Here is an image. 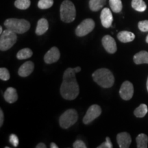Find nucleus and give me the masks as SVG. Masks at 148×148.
I'll list each match as a JSON object with an SVG mask.
<instances>
[{"label": "nucleus", "mask_w": 148, "mask_h": 148, "mask_svg": "<svg viewBox=\"0 0 148 148\" xmlns=\"http://www.w3.org/2000/svg\"><path fill=\"white\" fill-rule=\"evenodd\" d=\"M146 42H147L148 43V35H147V36L146 37Z\"/></svg>", "instance_id": "obj_38"}, {"label": "nucleus", "mask_w": 148, "mask_h": 148, "mask_svg": "<svg viewBox=\"0 0 148 148\" xmlns=\"http://www.w3.org/2000/svg\"><path fill=\"white\" fill-rule=\"evenodd\" d=\"M101 25L106 28H108L112 25L113 21V16L110 10L108 8H104L101 10L100 14Z\"/></svg>", "instance_id": "obj_12"}, {"label": "nucleus", "mask_w": 148, "mask_h": 148, "mask_svg": "<svg viewBox=\"0 0 148 148\" xmlns=\"http://www.w3.org/2000/svg\"><path fill=\"white\" fill-rule=\"evenodd\" d=\"M60 56V53L59 49L56 47H53L45 53L44 56V60L47 64L54 63L59 60Z\"/></svg>", "instance_id": "obj_11"}, {"label": "nucleus", "mask_w": 148, "mask_h": 148, "mask_svg": "<svg viewBox=\"0 0 148 148\" xmlns=\"http://www.w3.org/2000/svg\"><path fill=\"white\" fill-rule=\"evenodd\" d=\"M138 148H147L148 143V137L145 134H140L136 138Z\"/></svg>", "instance_id": "obj_21"}, {"label": "nucleus", "mask_w": 148, "mask_h": 148, "mask_svg": "<svg viewBox=\"0 0 148 148\" xmlns=\"http://www.w3.org/2000/svg\"><path fill=\"white\" fill-rule=\"evenodd\" d=\"M9 141H10V143L12 144L14 147H16L18 145V138L17 136L14 134H10V137H9Z\"/></svg>", "instance_id": "obj_30"}, {"label": "nucleus", "mask_w": 148, "mask_h": 148, "mask_svg": "<svg viewBox=\"0 0 148 148\" xmlns=\"http://www.w3.org/2000/svg\"><path fill=\"white\" fill-rule=\"evenodd\" d=\"M36 148H46V145L45 143H40L36 146Z\"/></svg>", "instance_id": "obj_33"}, {"label": "nucleus", "mask_w": 148, "mask_h": 148, "mask_svg": "<svg viewBox=\"0 0 148 148\" xmlns=\"http://www.w3.org/2000/svg\"><path fill=\"white\" fill-rule=\"evenodd\" d=\"M3 32V29H2V27H0V34H2V32Z\"/></svg>", "instance_id": "obj_36"}, {"label": "nucleus", "mask_w": 148, "mask_h": 148, "mask_svg": "<svg viewBox=\"0 0 148 148\" xmlns=\"http://www.w3.org/2000/svg\"><path fill=\"white\" fill-rule=\"evenodd\" d=\"M117 38L122 42H129L134 40L135 35L128 31H121L118 33Z\"/></svg>", "instance_id": "obj_18"}, {"label": "nucleus", "mask_w": 148, "mask_h": 148, "mask_svg": "<svg viewBox=\"0 0 148 148\" xmlns=\"http://www.w3.org/2000/svg\"><path fill=\"white\" fill-rule=\"evenodd\" d=\"M74 71H75V73H78V72H79V71H81L80 66H77V67L74 68Z\"/></svg>", "instance_id": "obj_34"}, {"label": "nucleus", "mask_w": 148, "mask_h": 148, "mask_svg": "<svg viewBox=\"0 0 148 148\" xmlns=\"http://www.w3.org/2000/svg\"><path fill=\"white\" fill-rule=\"evenodd\" d=\"M17 40L16 33L10 29H5L0 36V49L1 51H7L16 43Z\"/></svg>", "instance_id": "obj_5"}, {"label": "nucleus", "mask_w": 148, "mask_h": 148, "mask_svg": "<svg viewBox=\"0 0 148 148\" xmlns=\"http://www.w3.org/2000/svg\"><path fill=\"white\" fill-rule=\"evenodd\" d=\"M138 29L142 32H148V20L140 21L138 24Z\"/></svg>", "instance_id": "obj_28"}, {"label": "nucleus", "mask_w": 148, "mask_h": 148, "mask_svg": "<svg viewBox=\"0 0 148 148\" xmlns=\"http://www.w3.org/2000/svg\"><path fill=\"white\" fill-rule=\"evenodd\" d=\"M53 4V0H39L38 7L40 9H48L51 8Z\"/></svg>", "instance_id": "obj_26"}, {"label": "nucleus", "mask_w": 148, "mask_h": 148, "mask_svg": "<svg viewBox=\"0 0 148 148\" xmlns=\"http://www.w3.org/2000/svg\"><path fill=\"white\" fill-rule=\"evenodd\" d=\"M95 22L91 18H86L75 29V34L77 36H84L93 30Z\"/></svg>", "instance_id": "obj_7"}, {"label": "nucleus", "mask_w": 148, "mask_h": 148, "mask_svg": "<svg viewBox=\"0 0 148 148\" xmlns=\"http://www.w3.org/2000/svg\"><path fill=\"white\" fill-rule=\"evenodd\" d=\"M4 25L7 29L13 31L16 34H23L30 28V23L27 20L11 18L6 19Z\"/></svg>", "instance_id": "obj_3"}, {"label": "nucleus", "mask_w": 148, "mask_h": 148, "mask_svg": "<svg viewBox=\"0 0 148 148\" xmlns=\"http://www.w3.org/2000/svg\"><path fill=\"white\" fill-rule=\"evenodd\" d=\"M34 68V64L32 61H27L20 66L18 74L21 77H27L32 73Z\"/></svg>", "instance_id": "obj_14"}, {"label": "nucleus", "mask_w": 148, "mask_h": 148, "mask_svg": "<svg viewBox=\"0 0 148 148\" xmlns=\"http://www.w3.org/2000/svg\"><path fill=\"white\" fill-rule=\"evenodd\" d=\"M78 119L77 111L74 109H69L66 110L59 119V123L61 127L67 129L75 123Z\"/></svg>", "instance_id": "obj_6"}, {"label": "nucleus", "mask_w": 148, "mask_h": 148, "mask_svg": "<svg viewBox=\"0 0 148 148\" xmlns=\"http://www.w3.org/2000/svg\"><path fill=\"white\" fill-rule=\"evenodd\" d=\"M132 7L138 12H144L147 8V5L143 0H132Z\"/></svg>", "instance_id": "obj_20"}, {"label": "nucleus", "mask_w": 148, "mask_h": 148, "mask_svg": "<svg viewBox=\"0 0 148 148\" xmlns=\"http://www.w3.org/2000/svg\"><path fill=\"white\" fill-rule=\"evenodd\" d=\"M112 147H113V145H112L110 138L109 137H106V141L101 143L99 146H98L97 148H112Z\"/></svg>", "instance_id": "obj_29"}, {"label": "nucleus", "mask_w": 148, "mask_h": 148, "mask_svg": "<svg viewBox=\"0 0 148 148\" xmlns=\"http://www.w3.org/2000/svg\"><path fill=\"white\" fill-rule=\"evenodd\" d=\"M147 112L148 109L147 105L142 103V104H140L139 106L135 109V110L134 111V114L136 117L142 118L145 116V114L147 113Z\"/></svg>", "instance_id": "obj_23"}, {"label": "nucleus", "mask_w": 148, "mask_h": 148, "mask_svg": "<svg viewBox=\"0 0 148 148\" xmlns=\"http://www.w3.org/2000/svg\"><path fill=\"white\" fill-rule=\"evenodd\" d=\"M95 82L103 88H110L114 82L113 74L110 70L106 68L99 69L94 72L92 75Z\"/></svg>", "instance_id": "obj_2"}, {"label": "nucleus", "mask_w": 148, "mask_h": 148, "mask_svg": "<svg viewBox=\"0 0 148 148\" xmlns=\"http://www.w3.org/2000/svg\"><path fill=\"white\" fill-rule=\"evenodd\" d=\"M3 97H4L5 100L7 102L10 103L15 102L18 99V95L17 92H16V90L12 87L8 88L4 92Z\"/></svg>", "instance_id": "obj_15"}, {"label": "nucleus", "mask_w": 148, "mask_h": 148, "mask_svg": "<svg viewBox=\"0 0 148 148\" xmlns=\"http://www.w3.org/2000/svg\"><path fill=\"white\" fill-rule=\"evenodd\" d=\"M116 141L120 148H128L130 146L132 138L127 132H121L116 136Z\"/></svg>", "instance_id": "obj_13"}, {"label": "nucleus", "mask_w": 148, "mask_h": 148, "mask_svg": "<svg viewBox=\"0 0 148 148\" xmlns=\"http://www.w3.org/2000/svg\"><path fill=\"white\" fill-rule=\"evenodd\" d=\"M60 18L65 23H71L74 21L76 16L75 7L69 0H64L61 3L60 8Z\"/></svg>", "instance_id": "obj_4"}, {"label": "nucleus", "mask_w": 148, "mask_h": 148, "mask_svg": "<svg viewBox=\"0 0 148 148\" xmlns=\"http://www.w3.org/2000/svg\"><path fill=\"white\" fill-rule=\"evenodd\" d=\"M33 54L32 51L29 48H24L20 50L16 54V58L18 60H24V59H27L30 58Z\"/></svg>", "instance_id": "obj_22"}, {"label": "nucleus", "mask_w": 148, "mask_h": 148, "mask_svg": "<svg viewBox=\"0 0 148 148\" xmlns=\"http://www.w3.org/2000/svg\"><path fill=\"white\" fill-rule=\"evenodd\" d=\"M3 123V112L2 110H0V126H2Z\"/></svg>", "instance_id": "obj_32"}, {"label": "nucleus", "mask_w": 148, "mask_h": 148, "mask_svg": "<svg viewBox=\"0 0 148 148\" xmlns=\"http://www.w3.org/2000/svg\"><path fill=\"white\" fill-rule=\"evenodd\" d=\"M101 113V109L100 106L97 104L92 105L88 109L87 112L83 118V123L84 124H88L90 122H92L93 120H95L96 118L100 115Z\"/></svg>", "instance_id": "obj_8"}, {"label": "nucleus", "mask_w": 148, "mask_h": 148, "mask_svg": "<svg viewBox=\"0 0 148 148\" xmlns=\"http://www.w3.org/2000/svg\"><path fill=\"white\" fill-rule=\"evenodd\" d=\"M0 79L3 81H7L10 79V73L6 68L2 67L0 69Z\"/></svg>", "instance_id": "obj_27"}, {"label": "nucleus", "mask_w": 148, "mask_h": 148, "mask_svg": "<svg viewBox=\"0 0 148 148\" xmlns=\"http://www.w3.org/2000/svg\"><path fill=\"white\" fill-rule=\"evenodd\" d=\"M101 42H102L103 47L107 52L110 53H114L116 52V49H117L116 44L115 40L112 36H109V35H106L103 37Z\"/></svg>", "instance_id": "obj_10"}, {"label": "nucleus", "mask_w": 148, "mask_h": 148, "mask_svg": "<svg viewBox=\"0 0 148 148\" xmlns=\"http://www.w3.org/2000/svg\"><path fill=\"white\" fill-rule=\"evenodd\" d=\"M147 89L148 91V77H147Z\"/></svg>", "instance_id": "obj_37"}, {"label": "nucleus", "mask_w": 148, "mask_h": 148, "mask_svg": "<svg viewBox=\"0 0 148 148\" xmlns=\"http://www.w3.org/2000/svg\"><path fill=\"white\" fill-rule=\"evenodd\" d=\"M50 147L51 148H58V146L54 143H51L50 145Z\"/></svg>", "instance_id": "obj_35"}, {"label": "nucleus", "mask_w": 148, "mask_h": 148, "mask_svg": "<svg viewBox=\"0 0 148 148\" xmlns=\"http://www.w3.org/2000/svg\"><path fill=\"white\" fill-rule=\"evenodd\" d=\"M79 88L75 78V72L73 68H67L62 77L60 86V94L67 100L75 99L79 95Z\"/></svg>", "instance_id": "obj_1"}, {"label": "nucleus", "mask_w": 148, "mask_h": 148, "mask_svg": "<svg viewBox=\"0 0 148 148\" xmlns=\"http://www.w3.org/2000/svg\"><path fill=\"white\" fill-rule=\"evenodd\" d=\"M73 147L74 148H86V145L82 140H77L73 143Z\"/></svg>", "instance_id": "obj_31"}, {"label": "nucleus", "mask_w": 148, "mask_h": 148, "mask_svg": "<svg viewBox=\"0 0 148 148\" xmlns=\"http://www.w3.org/2000/svg\"><path fill=\"white\" fill-rule=\"evenodd\" d=\"M134 94V87L132 83L129 81H125L121 85L119 90V95L124 100H130Z\"/></svg>", "instance_id": "obj_9"}, {"label": "nucleus", "mask_w": 148, "mask_h": 148, "mask_svg": "<svg viewBox=\"0 0 148 148\" xmlns=\"http://www.w3.org/2000/svg\"><path fill=\"white\" fill-rule=\"evenodd\" d=\"M30 0H16L14 5L16 8L20 10H26L30 6Z\"/></svg>", "instance_id": "obj_25"}, {"label": "nucleus", "mask_w": 148, "mask_h": 148, "mask_svg": "<svg viewBox=\"0 0 148 148\" xmlns=\"http://www.w3.org/2000/svg\"><path fill=\"white\" fill-rule=\"evenodd\" d=\"M48 28H49V23H48L47 20L44 18H42L38 21L35 32L37 35L40 36V35L45 34L47 31Z\"/></svg>", "instance_id": "obj_16"}, {"label": "nucleus", "mask_w": 148, "mask_h": 148, "mask_svg": "<svg viewBox=\"0 0 148 148\" xmlns=\"http://www.w3.org/2000/svg\"><path fill=\"white\" fill-rule=\"evenodd\" d=\"M134 62L136 64H148V52L146 51H141L134 56Z\"/></svg>", "instance_id": "obj_17"}, {"label": "nucleus", "mask_w": 148, "mask_h": 148, "mask_svg": "<svg viewBox=\"0 0 148 148\" xmlns=\"http://www.w3.org/2000/svg\"><path fill=\"white\" fill-rule=\"evenodd\" d=\"M106 0H90L89 8L93 12H97L106 4Z\"/></svg>", "instance_id": "obj_19"}, {"label": "nucleus", "mask_w": 148, "mask_h": 148, "mask_svg": "<svg viewBox=\"0 0 148 148\" xmlns=\"http://www.w3.org/2000/svg\"><path fill=\"white\" fill-rule=\"evenodd\" d=\"M109 4L111 9L115 13L121 12L123 8L121 0H109Z\"/></svg>", "instance_id": "obj_24"}]
</instances>
